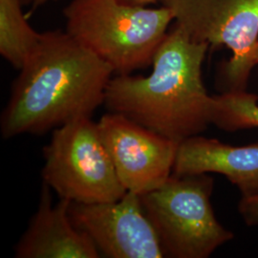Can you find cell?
Returning <instances> with one entry per match:
<instances>
[{
  "label": "cell",
  "mask_w": 258,
  "mask_h": 258,
  "mask_svg": "<svg viewBox=\"0 0 258 258\" xmlns=\"http://www.w3.org/2000/svg\"><path fill=\"white\" fill-rule=\"evenodd\" d=\"M19 71L0 118L5 140L91 117L104 103L114 74L110 65L59 30L42 33Z\"/></svg>",
  "instance_id": "6da1fadb"
},
{
  "label": "cell",
  "mask_w": 258,
  "mask_h": 258,
  "mask_svg": "<svg viewBox=\"0 0 258 258\" xmlns=\"http://www.w3.org/2000/svg\"><path fill=\"white\" fill-rule=\"evenodd\" d=\"M209 47L176 24L158 48L150 75L111 79L105 106L178 143L199 135L212 123L213 97L202 79Z\"/></svg>",
  "instance_id": "7a4b0ae2"
},
{
  "label": "cell",
  "mask_w": 258,
  "mask_h": 258,
  "mask_svg": "<svg viewBox=\"0 0 258 258\" xmlns=\"http://www.w3.org/2000/svg\"><path fill=\"white\" fill-rule=\"evenodd\" d=\"M63 15L66 32L117 75L152 64L174 19L166 6L153 9L120 0H71Z\"/></svg>",
  "instance_id": "3957f363"
},
{
  "label": "cell",
  "mask_w": 258,
  "mask_h": 258,
  "mask_svg": "<svg viewBox=\"0 0 258 258\" xmlns=\"http://www.w3.org/2000/svg\"><path fill=\"white\" fill-rule=\"evenodd\" d=\"M212 188L207 174H171L156 189L140 195L165 256L209 257L233 238L215 217Z\"/></svg>",
  "instance_id": "277c9868"
},
{
  "label": "cell",
  "mask_w": 258,
  "mask_h": 258,
  "mask_svg": "<svg viewBox=\"0 0 258 258\" xmlns=\"http://www.w3.org/2000/svg\"><path fill=\"white\" fill-rule=\"evenodd\" d=\"M41 175L60 199L93 204L120 200L126 194L91 117L56 127L43 148Z\"/></svg>",
  "instance_id": "5b68a950"
},
{
  "label": "cell",
  "mask_w": 258,
  "mask_h": 258,
  "mask_svg": "<svg viewBox=\"0 0 258 258\" xmlns=\"http://www.w3.org/2000/svg\"><path fill=\"white\" fill-rule=\"evenodd\" d=\"M97 123L126 191L147 194L161 186L172 174L178 142L120 113L105 114Z\"/></svg>",
  "instance_id": "8992f818"
},
{
  "label": "cell",
  "mask_w": 258,
  "mask_h": 258,
  "mask_svg": "<svg viewBox=\"0 0 258 258\" xmlns=\"http://www.w3.org/2000/svg\"><path fill=\"white\" fill-rule=\"evenodd\" d=\"M196 41L232 52L224 74L229 90L258 38V0H161Z\"/></svg>",
  "instance_id": "52a82bcc"
},
{
  "label": "cell",
  "mask_w": 258,
  "mask_h": 258,
  "mask_svg": "<svg viewBox=\"0 0 258 258\" xmlns=\"http://www.w3.org/2000/svg\"><path fill=\"white\" fill-rule=\"evenodd\" d=\"M69 214L75 226L85 232L106 257L165 256L139 194L126 191L120 200L113 202H71Z\"/></svg>",
  "instance_id": "ba28073f"
},
{
  "label": "cell",
  "mask_w": 258,
  "mask_h": 258,
  "mask_svg": "<svg viewBox=\"0 0 258 258\" xmlns=\"http://www.w3.org/2000/svg\"><path fill=\"white\" fill-rule=\"evenodd\" d=\"M51 187L43 183L38 209L16 246L18 258H99L92 239L71 220V202L53 206Z\"/></svg>",
  "instance_id": "9c48e42d"
},
{
  "label": "cell",
  "mask_w": 258,
  "mask_h": 258,
  "mask_svg": "<svg viewBox=\"0 0 258 258\" xmlns=\"http://www.w3.org/2000/svg\"><path fill=\"white\" fill-rule=\"evenodd\" d=\"M219 173L236 185L242 197L258 194V143L234 147L195 135L179 143L172 174Z\"/></svg>",
  "instance_id": "30bf717a"
},
{
  "label": "cell",
  "mask_w": 258,
  "mask_h": 258,
  "mask_svg": "<svg viewBox=\"0 0 258 258\" xmlns=\"http://www.w3.org/2000/svg\"><path fill=\"white\" fill-rule=\"evenodd\" d=\"M22 6L20 0H0V54L18 70L42 37L28 22Z\"/></svg>",
  "instance_id": "8fae6325"
},
{
  "label": "cell",
  "mask_w": 258,
  "mask_h": 258,
  "mask_svg": "<svg viewBox=\"0 0 258 258\" xmlns=\"http://www.w3.org/2000/svg\"><path fill=\"white\" fill-rule=\"evenodd\" d=\"M212 124L233 132L258 128V97L245 90H232L213 96Z\"/></svg>",
  "instance_id": "7c38bea8"
},
{
  "label": "cell",
  "mask_w": 258,
  "mask_h": 258,
  "mask_svg": "<svg viewBox=\"0 0 258 258\" xmlns=\"http://www.w3.org/2000/svg\"><path fill=\"white\" fill-rule=\"evenodd\" d=\"M258 64V38L256 42L254 43L249 54L246 56L242 66L240 67L239 72L236 76L234 82L231 85V89L232 90H245V84L249 78V73L251 69Z\"/></svg>",
  "instance_id": "4fadbf2b"
},
{
  "label": "cell",
  "mask_w": 258,
  "mask_h": 258,
  "mask_svg": "<svg viewBox=\"0 0 258 258\" xmlns=\"http://www.w3.org/2000/svg\"><path fill=\"white\" fill-rule=\"evenodd\" d=\"M238 210L247 225L258 226V194L250 197H242Z\"/></svg>",
  "instance_id": "5bb4252c"
},
{
  "label": "cell",
  "mask_w": 258,
  "mask_h": 258,
  "mask_svg": "<svg viewBox=\"0 0 258 258\" xmlns=\"http://www.w3.org/2000/svg\"><path fill=\"white\" fill-rule=\"evenodd\" d=\"M121 2L131 4V5H138V6H147L149 4H153L156 3L158 1L161 0H120Z\"/></svg>",
  "instance_id": "9a60e30c"
},
{
  "label": "cell",
  "mask_w": 258,
  "mask_h": 258,
  "mask_svg": "<svg viewBox=\"0 0 258 258\" xmlns=\"http://www.w3.org/2000/svg\"><path fill=\"white\" fill-rule=\"evenodd\" d=\"M53 1H56V0H35L34 3L32 4L33 9H37V8H39V7L45 5L47 3H50V2H53Z\"/></svg>",
  "instance_id": "2e32d148"
},
{
  "label": "cell",
  "mask_w": 258,
  "mask_h": 258,
  "mask_svg": "<svg viewBox=\"0 0 258 258\" xmlns=\"http://www.w3.org/2000/svg\"><path fill=\"white\" fill-rule=\"evenodd\" d=\"M34 1H35V0H20V2L23 4V6H24V5H27V4H30V3L33 4Z\"/></svg>",
  "instance_id": "e0dca14e"
}]
</instances>
